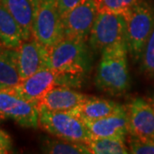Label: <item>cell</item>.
<instances>
[{
	"mask_svg": "<svg viewBox=\"0 0 154 154\" xmlns=\"http://www.w3.org/2000/svg\"><path fill=\"white\" fill-rule=\"evenodd\" d=\"M22 41L23 38L20 26L0 5V42L5 48L17 50Z\"/></svg>",
	"mask_w": 154,
	"mask_h": 154,
	"instance_id": "2e32d148",
	"label": "cell"
},
{
	"mask_svg": "<svg viewBox=\"0 0 154 154\" xmlns=\"http://www.w3.org/2000/svg\"><path fill=\"white\" fill-rule=\"evenodd\" d=\"M39 127L55 137L88 143L93 136L85 122L69 112L52 111L39 106Z\"/></svg>",
	"mask_w": 154,
	"mask_h": 154,
	"instance_id": "5b68a950",
	"label": "cell"
},
{
	"mask_svg": "<svg viewBox=\"0 0 154 154\" xmlns=\"http://www.w3.org/2000/svg\"><path fill=\"white\" fill-rule=\"evenodd\" d=\"M0 5L11 14L20 26L23 40L32 38L37 0H0Z\"/></svg>",
	"mask_w": 154,
	"mask_h": 154,
	"instance_id": "5bb4252c",
	"label": "cell"
},
{
	"mask_svg": "<svg viewBox=\"0 0 154 154\" xmlns=\"http://www.w3.org/2000/svg\"><path fill=\"white\" fill-rule=\"evenodd\" d=\"M38 116V103L22 99L9 89L0 90V116L12 119L22 128H37Z\"/></svg>",
	"mask_w": 154,
	"mask_h": 154,
	"instance_id": "ba28073f",
	"label": "cell"
},
{
	"mask_svg": "<svg viewBox=\"0 0 154 154\" xmlns=\"http://www.w3.org/2000/svg\"><path fill=\"white\" fill-rule=\"evenodd\" d=\"M48 52L49 49L33 37L22 41L16 50V63L22 81L49 68Z\"/></svg>",
	"mask_w": 154,
	"mask_h": 154,
	"instance_id": "30bf717a",
	"label": "cell"
},
{
	"mask_svg": "<svg viewBox=\"0 0 154 154\" xmlns=\"http://www.w3.org/2000/svg\"><path fill=\"white\" fill-rule=\"evenodd\" d=\"M146 100L148 101L149 103H150V105H152L154 109V88H153V89L152 90L151 94H149L148 98H147V99H146Z\"/></svg>",
	"mask_w": 154,
	"mask_h": 154,
	"instance_id": "d4e9b609",
	"label": "cell"
},
{
	"mask_svg": "<svg viewBox=\"0 0 154 154\" xmlns=\"http://www.w3.org/2000/svg\"><path fill=\"white\" fill-rule=\"evenodd\" d=\"M58 10L60 12L61 17L64 16L67 12L70 11L74 7L81 4L84 0H57Z\"/></svg>",
	"mask_w": 154,
	"mask_h": 154,
	"instance_id": "cb8c5ba5",
	"label": "cell"
},
{
	"mask_svg": "<svg viewBox=\"0 0 154 154\" xmlns=\"http://www.w3.org/2000/svg\"><path fill=\"white\" fill-rule=\"evenodd\" d=\"M129 134L140 140H154V109L143 98H134L127 105Z\"/></svg>",
	"mask_w": 154,
	"mask_h": 154,
	"instance_id": "8fae6325",
	"label": "cell"
},
{
	"mask_svg": "<svg viewBox=\"0 0 154 154\" xmlns=\"http://www.w3.org/2000/svg\"><path fill=\"white\" fill-rule=\"evenodd\" d=\"M99 9L97 0H84L62 17L63 38L88 41Z\"/></svg>",
	"mask_w": 154,
	"mask_h": 154,
	"instance_id": "9c48e42d",
	"label": "cell"
},
{
	"mask_svg": "<svg viewBox=\"0 0 154 154\" xmlns=\"http://www.w3.org/2000/svg\"><path fill=\"white\" fill-rule=\"evenodd\" d=\"M13 152V141L10 134L0 128V154Z\"/></svg>",
	"mask_w": 154,
	"mask_h": 154,
	"instance_id": "603a6c76",
	"label": "cell"
},
{
	"mask_svg": "<svg viewBox=\"0 0 154 154\" xmlns=\"http://www.w3.org/2000/svg\"><path fill=\"white\" fill-rule=\"evenodd\" d=\"M87 145L94 154H127L130 153L124 138H93Z\"/></svg>",
	"mask_w": 154,
	"mask_h": 154,
	"instance_id": "d6986e66",
	"label": "cell"
},
{
	"mask_svg": "<svg viewBox=\"0 0 154 154\" xmlns=\"http://www.w3.org/2000/svg\"><path fill=\"white\" fill-rule=\"evenodd\" d=\"M85 76L84 75L58 73L47 68L36 72L9 90L22 99L39 103L45 94L55 87L81 88L85 82Z\"/></svg>",
	"mask_w": 154,
	"mask_h": 154,
	"instance_id": "3957f363",
	"label": "cell"
},
{
	"mask_svg": "<svg viewBox=\"0 0 154 154\" xmlns=\"http://www.w3.org/2000/svg\"><path fill=\"white\" fill-rule=\"evenodd\" d=\"M4 49H5L4 45H2V43L0 42V51H3V50H4Z\"/></svg>",
	"mask_w": 154,
	"mask_h": 154,
	"instance_id": "484cf974",
	"label": "cell"
},
{
	"mask_svg": "<svg viewBox=\"0 0 154 154\" xmlns=\"http://www.w3.org/2000/svg\"><path fill=\"white\" fill-rule=\"evenodd\" d=\"M139 63L144 75L154 79V28L145 45Z\"/></svg>",
	"mask_w": 154,
	"mask_h": 154,
	"instance_id": "44dd1931",
	"label": "cell"
},
{
	"mask_svg": "<svg viewBox=\"0 0 154 154\" xmlns=\"http://www.w3.org/2000/svg\"><path fill=\"white\" fill-rule=\"evenodd\" d=\"M33 38L48 49L63 38V21L57 0H37Z\"/></svg>",
	"mask_w": 154,
	"mask_h": 154,
	"instance_id": "52a82bcc",
	"label": "cell"
},
{
	"mask_svg": "<svg viewBox=\"0 0 154 154\" xmlns=\"http://www.w3.org/2000/svg\"><path fill=\"white\" fill-rule=\"evenodd\" d=\"M125 17L128 55L134 63H137L154 28V6L148 1L142 0Z\"/></svg>",
	"mask_w": 154,
	"mask_h": 154,
	"instance_id": "277c9868",
	"label": "cell"
},
{
	"mask_svg": "<svg viewBox=\"0 0 154 154\" xmlns=\"http://www.w3.org/2000/svg\"><path fill=\"white\" fill-rule=\"evenodd\" d=\"M22 82L16 63V50L0 51V90L13 88Z\"/></svg>",
	"mask_w": 154,
	"mask_h": 154,
	"instance_id": "e0dca14e",
	"label": "cell"
},
{
	"mask_svg": "<svg viewBox=\"0 0 154 154\" xmlns=\"http://www.w3.org/2000/svg\"><path fill=\"white\" fill-rule=\"evenodd\" d=\"M128 147L130 153L154 154V140H140L133 135H128Z\"/></svg>",
	"mask_w": 154,
	"mask_h": 154,
	"instance_id": "7402d4cb",
	"label": "cell"
},
{
	"mask_svg": "<svg viewBox=\"0 0 154 154\" xmlns=\"http://www.w3.org/2000/svg\"><path fill=\"white\" fill-rule=\"evenodd\" d=\"M142 0H97L99 11H110L126 16Z\"/></svg>",
	"mask_w": 154,
	"mask_h": 154,
	"instance_id": "ffe728a7",
	"label": "cell"
},
{
	"mask_svg": "<svg viewBox=\"0 0 154 154\" xmlns=\"http://www.w3.org/2000/svg\"><path fill=\"white\" fill-rule=\"evenodd\" d=\"M94 55L88 41L63 38L49 48V69L58 73L87 75L93 69Z\"/></svg>",
	"mask_w": 154,
	"mask_h": 154,
	"instance_id": "7a4b0ae2",
	"label": "cell"
},
{
	"mask_svg": "<svg viewBox=\"0 0 154 154\" xmlns=\"http://www.w3.org/2000/svg\"><path fill=\"white\" fill-rule=\"evenodd\" d=\"M89 95L68 87H55L40 99L38 105L52 111L70 112L88 99Z\"/></svg>",
	"mask_w": 154,
	"mask_h": 154,
	"instance_id": "4fadbf2b",
	"label": "cell"
},
{
	"mask_svg": "<svg viewBox=\"0 0 154 154\" xmlns=\"http://www.w3.org/2000/svg\"><path fill=\"white\" fill-rule=\"evenodd\" d=\"M126 17L122 14L99 11L88 38L94 54H101L113 45L126 42Z\"/></svg>",
	"mask_w": 154,
	"mask_h": 154,
	"instance_id": "8992f818",
	"label": "cell"
},
{
	"mask_svg": "<svg viewBox=\"0 0 154 154\" xmlns=\"http://www.w3.org/2000/svg\"><path fill=\"white\" fill-rule=\"evenodd\" d=\"M126 42L105 49L100 54L94 83L98 90L111 96H121L129 89L130 78Z\"/></svg>",
	"mask_w": 154,
	"mask_h": 154,
	"instance_id": "6da1fadb",
	"label": "cell"
},
{
	"mask_svg": "<svg viewBox=\"0 0 154 154\" xmlns=\"http://www.w3.org/2000/svg\"><path fill=\"white\" fill-rule=\"evenodd\" d=\"M41 151L50 154H89L91 151L86 143L63 139H45L41 143Z\"/></svg>",
	"mask_w": 154,
	"mask_h": 154,
	"instance_id": "ac0fdd59",
	"label": "cell"
},
{
	"mask_svg": "<svg viewBox=\"0 0 154 154\" xmlns=\"http://www.w3.org/2000/svg\"><path fill=\"white\" fill-rule=\"evenodd\" d=\"M93 138H125L129 135V122L127 107L94 121H83Z\"/></svg>",
	"mask_w": 154,
	"mask_h": 154,
	"instance_id": "7c38bea8",
	"label": "cell"
},
{
	"mask_svg": "<svg viewBox=\"0 0 154 154\" xmlns=\"http://www.w3.org/2000/svg\"><path fill=\"white\" fill-rule=\"evenodd\" d=\"M123 105L113 100L89 96L82 104L70 111L82 121H94L104 118L121 110Z\"/></svg>",
	"mask_w": 154,
	"mask_h": 154,
	"instance_id": "9a60e30c",
	"label": "cell"
}]
</instances>
